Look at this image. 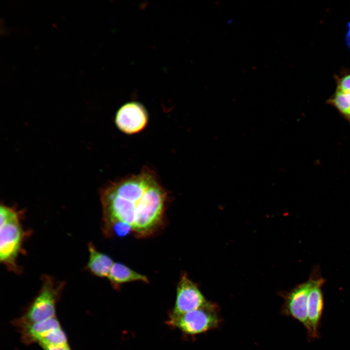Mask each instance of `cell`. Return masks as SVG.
<instances>
[{
    "label": "cell",
    "mask_w": 350,
    "mask_h": 350,
    "mask_svg": "<svg viewBox=\"0 0 350 350\" xmlns=\"http://www.w3.org/2000/svg\"><path fill=\"white\" fill-rule=\"evenodd\" d=\"M100 198L106 235L144 238L163 226L169 197L155 172L145 167L108 183L101 191Z\"/></svg>",
    "instance_id": "cell-1"
},
{
    "label": "cell",
    "mask_w": 350,
    "mask_h": 350,
    "mask_svg": "<svg viewBox=\"0 0 350 350\" xmlns=\"http://www.w3.org/2000/svg\"><path fill=\"white\" fill-rule=\"evenodd\" d=\"M0 261L11 271L18 272L17 259L22 249L25 233L19 213L12 208H0Z\"/></svg>",
    "instance_id": "cell-2"
},
{
    "label": "cell",
    "mask_w": 350,
    "mask_h": 350,
    "mask_svg": "<svg viewBox=\"0 0 350 350\" xmlns=\"http://www.w3.org/2000/svg\"><path fill=\"white\" fill-rule=\"evenodd\" d=\"M64 284L55 281L52 278L43 276L42 287L38 294L24 315L14 320L17 328L41 322L55 316L56 304Z\"/></svg>",
    "instance_id": "cell-3"
},
{
    "label": "cell",
    "mask_w": 350,
    "mask_h": 350,
    "mask_svg": "<svg viewBox=\"0 0 350 350\" xmlns=\"http://www.w3.org/2000/svg\"><path fill=\"white\" fill-rule=\"evenodd\" d=\"M215 308H202L180 315L170 314L167 324L188 335L198 334L217 327Z\"/></svg>",
    "instance_id": "cell-4"
},
{
    "label": "cell",
    "mask_w": 350,
    "mask_h": 350,
    "mask_svg": "<svg viewBox=\"0 0 350 350\" xmlns=\"http://www.w3.org/2000/svg\"><path fill=\"white\" fill-rule=\"evenodd\" d=\"M202 308H215L208 301L197 285L182 273L177 283L174 307L170 314L180 315Z\"/></svg>",
    "instance_id": "cell-5"
},
{
    "label": "cell",
    "mask_w": 350,
    "mask_h": 350,
    "mask_svg": "<svg viewBox=\"0 0 350 350\" xmlns=\"http://www.w3.org/2000/svg\"><path fill=\"white\" fill-rule=\"evenodd\" d=\"M320 275L318 268L314 269L309 279L298 284L285 296L284 313L298 320L307 329V303L310 290Z\"/></svg>",
    "instance_id": "cell-6"
},
{
    "label": "cell",
    "mask_w": 350,
    "mask_h": 350,
    "mask_svg": "<svg viewBox=\"0 0 350 350\" xmlns=\"http://www.w3.org/2000/svg\"><path fill=\"white\" fill-rule=\"evenodd\" d=\"M148 121L146 109L137 102H128L118 110L115 117L117 127L126 134L140 132L146 127Z\"/></svg>",
    "instance_id": "cell-7"
},
{
    "label": "cell",
    "mask_w": 350,
    "mask_h": 350,
    "mask_svg": "<svg viewBox=\"0 0 350 350\" xmlns=\"http://www.w3.org/2000/svg\"><path fill=\"white\" fill-rule=\"evenodd\" d=\"M325 280L319 276L310 291L307 303V336L313 340L319 337L318 328L323 310L322 287Z\"/></svg>",
    "instance_id": "cell-8"
},
{
    "label": "cell",
    "mask_w": 350,
    "mask_h": 350,
    "mask_svg": "<svg viewBox=\"0 0 350 350\" xmlns=\"http://www.w3.org/2000/svg\"><path fill=\"white\" fill-rule=\"evenodd\" d=\"M60 328V324L54 316L41 322L24 325L18 329L22 342L27 345L37 343L41 338Z\"/></svg>",
    "instance_id": "cell-9"
},
{
    "label": "cell",
    "mask_w": 350,
    "mask_h": 350,
    "mask_svg": "<svg viewBox=\"0 0 350 350\" xmlns=\"http://www.w3.org/2000/svg\"><path fill=\"white\" fill-rule=\"evenodd\" d=\"M112 287L119 289L124 283L132 281H142L148 283V278L131 269L124 264L114 262L107 278Z\"/></svg>",
    "instance_id": "cell-10"
},
{
    "label": "cell",
    "mask_w": 350,
    "mask_h": 350,
    "mask_svg": "<svg viewBox=\"0 0 350 350\" xmlns=\"http://www.w3.org/2000/svg\"><path fill=\"white\" fill-rule=\"evenodd\" d=\"M88 246L89 259L87 268L96 276L107 278L114 262L109 256L99 251L92 243Z\"/></svg>",
    "instance_id": "cell-11"
},
{
    "label": "cell",
    "mask_w": 350,
    "mask_h": 350,
    "mask_svg": "<svg viewBox=\"0 0 350 350\" xmlns=\"http://www.w3.org/2000/svg\"><path fill=\"white\" fill-rule=\"evenodd\" d=\"M37 343L40 346L61 347L69 345L66 334L61 328L50 332L41 338Z\"/></svg>",
    "instance_id": "cell-12"
},
{
    "label": "cell",
    "mask_w": 350,
    "mask_h": 350,
    "mask_svg": "<svg viewBox=\"0 0 350 350\" xmlns=\"http://www.w3.org/2000/svg\"><path fill=\"white\" fill-rule=\"evenodd\" d=\"M336 91L350 92V74H346L338 79Z\"/></svg>",
    "instance_id": "cell-13"
},
{
    "label": "cell",
    "mask_w": 350,
    "mask_h": 350,
    "mask_svg": "<svg viewBox=\"0 0 350 350\" xmlns=\"http://www.w3.org/2000/svg\"><path fill=\"white\" fill-rule=\"evenodd\" d=\"M40 347H42L44 350H71L69 345L61 347L42 345Z\"/></svg>",
    "instance_id": "cell-14"
}]
</instances>
